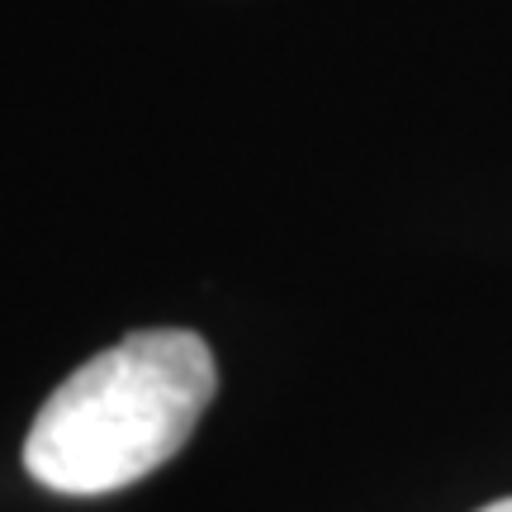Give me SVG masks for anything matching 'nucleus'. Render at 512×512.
Masks as SVG:
<instances>
[{
  "mask_svg": "<svg viewBox=\"0 0 512 512\" xmlns=\"http://www.w3.org/2000/svg\"><path fill=\"white\" fill-rule=\"evenodd\" d=\"M214 389L219 366L200 332H128L48 394L24 441V470L72 498L128 489L190 441Z\"/></svg>",
  "mask_w": 512,
  "mask_h": 512,
  "instance_id": "1",
  "label": "nucleus"
},
{
  "mask_svg": "<svg viewBox=\"0 0 512 512\" xmlns=\"http://www.w3.org/2000/svg\"><path fill=\"white\" fill-rule=\"evenodd\" d=\"M479 512H512V498H498V503H489V508H479Z\"/></svg>",
  "mask_w": 512,
  "mask_h": 512,
  "instance_id": "2",
  "label": "nucleus"
}]
</instances>
